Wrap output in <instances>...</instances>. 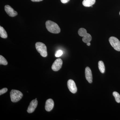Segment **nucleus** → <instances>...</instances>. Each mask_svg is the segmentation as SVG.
<instances>
[{
  "mask_svg": "<svg viewBox=\"0 0 120 120\" xmlns=\"http://www.w3.org/2000/svg\"></svg>",
  "mask_w": 120,
  "mask_h": 120,
  "instance_id": "nucleus-24",
  "label": "nucleus"
},
{
  "mask_svg": "<svg viewBox=\"0 0 120 120\" xmlns=\"http://www.w3.org/2000/svg\"><path fill=\"white\" fill-rule=\"evenodd\" d=\"M95 2V0H83L82 4L86 7H90L94 4Z\"/></svg>",
  "mask_w": 120,
  "mask_h": 120,
  "instance_id": "nucleus-11",
  "label": "nucleus"
},
{
  "mask_svg": "<svg viewBox=\"0 0 120 120\" xmlns=\"http://www.w3.org/2000/svg\"><path fill=\"white\" fill-rule=\"evenodd\" d=\"M99 69L101 73H103L105 71V65L103 61H99L98 63Z\"/></svg>",
  "mask_w": 120,
  "mask_h": 120,
  "instance_id": "nucleus-14",
  "label": "nucleus"
},
{
  "mask_svg": "<svg viewBox=\"0 0 120 120\" xmlns=\"http://www.w3.org/2000/svg\"><path fill=\"white\" fill-rule=\"evenodd\" d=\"M38 105V101L36 99L32 100L29 105L27 110L28 113H32L34 112Z\"/></svg>",
  "mask_w": 120,
  "mask_h": 120,
  "instance_id": "nucleus-8",
  "label": "nucleus"
},
{
  "mask_svg": "<svg viewBox=\"0 0 120 120\" xmlns=\"http://www.w3.org/2000/svg\"><path fill=\"white\" fill-rule=\"evenodd\" d=\"M70 0H61V1L62 3L63 4H66Z\"/></svg>",
  "mask_w": 120,
  "mask_h": 120,
  "instance_id": "nucleus-20",
  "label": "nucleus"
},
{
  "mask_svg": "<svg viewBox=\"0 0 120 120\" xmlns=\"http://www.w3.org/2000/svg\"><path fill=\"white\" fill-rule=\"evenodd\" d=\"M0 36L1 38H7L8 34L6 31L2 27L0 26Z\"/></svg>",
  "mask_w": 120,
  "mask_h": 120,
  "instance_id": "nucleus-13",
  "label": "nucleus"
},
{
  "mask_svg": "<svg viewBox=\"0 0 120 120\" xmlns=\"http://www.w3.org/2000/svg\"><path fill=\"white\" fill-rule=\"evenodd\" d=\"M8 89L7 88H3L0 90V95H1L3 94L6 93L8 91Z\"/></svg>",
  "mask_w": 120,
  "mask_h": 120,
  "instance_id": "nucleus-19",
  "label": "nucleus"
},
{
  "mask_svg": "<svg viewBox=\"0 0 120 120\" xmlns=\"http://www.w3.org/2000/svg\"><path fill=\"white\" fill-rule=\"evenodd\" d=\"M35 47L38 52L43 57L47 56V47L44 43L41 42H37L35 44Z\"/></svg>",
  "mask_w": 120,
  "mask_h": 120,
  "instance_id": "nucleus-3",
  "label": "nucleus"
},
{
  "mask_svg": "<svg viewBox=\"0 0 120 120\" xmlns=\"http://www.w3.org/2000/svg\"><path fill=\"white\" fill-rule=\"evenodd\" d=\"M87 45L89 46L90 45V42H88V43H87Z\"/></svg>",
  "mask_w": 120,
  "mask_h": 120,
  "instance_id": "nucleus-22",
  "label": "nucleus"
},
{
  "mask_svg": "<svg viewBox=\"0 0 120 120\" xmlns=\"http://www.w3.org/2000/svg\"><path fill=\"white\" fill-rule=\"evenodd\" d=\"M63 53V52L62 50H59L56 52V53H55V56H56V57H59L62 56Z\"/></svg>",
  "mask_w": 120,
  "mask_h": 120,
  "instance_id": "nucleus-18",
  "label": "nucleus"
},
{
  "mask_svg": "<svg viewBox=\"0 0 120 120\" xmlns=\"http://www.w3.org/2000/svg\"><path fill=\"white\" fill-rule=\"evenodd\" d=\"M23 96L22 92L18 90H12L10 92V97L11 101L16 102L19 101Z\"/></svg>",
  "mask_w": 120,
  "mask_h": 120,
  "instance_id": "nucleus-2",
  "label": "nucleus"
},
{
  "mask_svg": "<svg viewBox=\"0 0 120 120\" xmlns=\"http://www.w3.org/2000/svg\"><path fill=\"white\" fill-rule=\"evenodd\" d=\"M109 41L110 45L114 49L117 51H120V41L119 40L115 37H110Z\"/></svg>",
  "mask_w": 120,
  "mask_h": 120,
  "instance_id": "nucleus-4",
  "label": "nucleus"
},
{
  "mask_svg": "<svg viewBox=\"0 0 120 120\" xmlns=\"http://www.w3.org/2000/svg\"><path fill=\"white\" fill-rule=\"evenodd\" d=\"M87 33L86 30L84 28H80L78 31V34L80 37H83Z\"/></svg>",
  "mask_w": 120,
  "mask_h": 120,
  "instance_id": "nucleus-15",
  "label": "nucleus"
},
{
  "mask_svg": "<svg viewBox=\"0 0 120 120\" xmlns=\"http://www.w3.org/2000/svg\"><path fill=\"white\" fill-rule=\"evenodd\" d=\"M82 38V41L84 43H87L90 42L92 39V37L90 34L87 33Z\"/></svg>",
  "mask_w": 120,
  "mask_h": 120,
  "instance_id": "nucleus-12",
  "label": "nucleus"
},
{
  "mask_svg": "<svg viewBox=\"0 0 120 120\" xmlns=\"http://www.w3.org/2000/svg\"><path fill=\"white\" fill-rule=\"evenodd\" d=\"M5 11L6 13L11 17H14L17 15V12L9 5H6L4 7Z\"/></svg>",
  "mask_w": 120,
  "mask_h": 120,
  "instance_id": "nucleus-7",
  "label": "nucleus"
},
{
  "mask_svg": "<svg viewBox=\"0 0 120 120\" xmlns=\"http://www.w3.org/2000/svg\"><path fill=\"white\" fill-rule=\"evenodd\" d=\"M46 27L49 32L53 34H57L60 32V29L57 24L50 20L46 22Z\"/></svg>",
  "mask_w": 120,
  "mask_h": 120,
  "instance_id": "nucleus-1",
  "label": "nucleus"
},
{
  "mask_svg": "<svg viewBox=\"0 0 120 120\" xmlns=\"http://www.w3.org/2000/svg\"><path fill=\"white\" fill-rule=\"evenodd\" d=\"M0 64L6 65L8 64V62L7 60L3 56H0Z\"/></svg>",
  "mask_w": 120,
  "mask_h": 120,
  "instance_id": "nucleus-17",
  "label": "nucleus"
},
{
  "mask_svg": "<svg viewBox=\"0 0 120 120\" xmlns=\"http://www.w3.org/2000/svg\"><path fill=\"white\" fill-rule=\"evenodd\" d=\"M62 64L63 62L61 59L60 58L56 59L52 65V70L55 71H59L61 68Z\"/></svg>",
  "mask_w": 120,
  "mask_h": 120,
  "instance_id": "nucleus-5",
  "label": "nucleus"
},
{
  "mask_svg": "<svg viewBox=\"0 0 120 120\" xmlns=\"http://www.w3.org/2000/svg\"><path fill=\"white\" fill-rule=\"evenodd\" d=\"M68 86L69 91L73 94L77 92V88L75 82L72 79L69 80L68 82Z\"/></svg>",
  "mask_w": 120,
  "mask_h": 120,
  "instance_id": "nucleus-6",
  "label": "nucleus"
},
{
  "mask_svg": "<svg viewBox=\"0 0 120 120\" xmlns=\"http://www.w3.org/2000/svg\"><path fill=\"white\" fill-rule=\"evenodd\" d=\"M35 99H36V100H37V98H36Z\"/></svg>",
  "mask_w": 120,
  "mask_h": 120,
  "instance_id": "nucleus-23",
  "label": "nucleus"
},
{
  "mask_svg": "<svg viewBox=\"0 0 120 120\" xmlns=\"http://www.w3.org/2000/svg\"><path fill=\"white\" fill-rule=\"evenodd\" d=\"M113 95L114 97L115 100L117 103H120V95L118 92L114 91L113 93Z\"/></svg>",
  "mask_w": 120,
  "mask_h": 120,
  "instance_id": "nucleus-16",
  "label": "nucleus"
},
{
  "mask_svg": "<svg viewBox=\"0 0 120 120\" xmlns=\"http://www.w3.org/2000/svg\"><path fill=\"white\" fill-rule=\"evenodd\" d=\"M85 75L86 79L89 83H91L92 82V75L91 70L90 68L87 67L85 69Z\"/></svg>",
  "mask_w": 120,
  "mask_h": 120,
  "instance_id": "nucleus-10",
  "label": "nucleus"
},
{
  "mask_svg": "<svg viewBox=\"0 0 120 120\" xmlns=\"http://www.w3.org/2000/svg\"><path fill=\"white\" fill-rule=\"evenodd\" d=\"M54 106V101L52 99H49L46 101L45 109L47 112H50L53 109Z\"/></svg>",
  "mask_w": 120,
  "mask_h": 120,
  "instance_id": "nucleus-9",
  "label": "nucleus"
},
{
  "mask_svg": "<svg viewBox=\"0 0 120 120\" xmlns=\"http://www.w3.org/2000/svg\"><path fill=\"white\" fill-rule=\"evenodd\" d=\"M31 0L33 2H39V1H42L43 0Z\"/></svg>",
  "mask_w": 120,
  "mask_h": 120,
  "instance_id": "nucleus-21",
  "label": "nucleus"
}]
</instances>
